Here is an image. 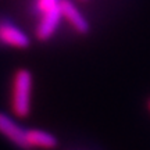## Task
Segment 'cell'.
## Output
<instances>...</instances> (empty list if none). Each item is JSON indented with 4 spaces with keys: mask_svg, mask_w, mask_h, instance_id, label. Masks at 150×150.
Segmentation results:
<instances>
[{
    "mask_svg": "<svg viewBox=\"0 0 150 150\" xmlns=\"http://www.w3.org/2000/svg\"><path fill=\"white\" fill-rule=\"evenodd\" d=\"M82 1H85V0H82Z\"/></svg>",
    "mask_w": 150,
    "mask_h": 150,
    "instance_id": "ba28073f",
    "label": "cell"
},
{
    "mask_svg": "<svg viewBox=\"0 0 150 150\" xmlns=\"http://www.w3.org/2000/svg\"><path fill=\"white\" fill-rule=\"evenodd\" d=\"M60 8L63 14V20L70 24L72 29L78 33L89 32V22L82 14V11L71 1V0H60Z\"/></svg>",
    "mask_w": 150,
    "mask_h": 150,
    "instance_id": "5b68a950",
    "label": "cell"
},
{
    "mask_svg": "<svg viewBox=\"0 0 150 150\" xmlns=\"http://www.w3.org/2000/svg\"><path fill=\"white\" fill-rule=\"evenodd\" d=\"M63 20L61 8L59 6H54L52 8L39 13V20L35 27V36L40 42H47L54 36L60 27V22Z\"/></svg>",
    "mask_w": 150,
    "mask_h": 150,
    "instance_id": "7a4b0ae2",
    "label": "cell"
},
{
    "mask_svg": "<svg viewBox=\"0 0 150 150\" xmlns=\"http://www.w3.org/2000/svg\"><path fill=\"white\" fill-rule=\"evenodd\" d=\"M0 45L14 49H27L31 45V39L13 21L0 18Z\"/></svg>",
    "mask_w": 150,
    "mask_h": 150,
    "instance_id": "3957f363",
    "label": "cell"
},
{
    "mask_svg": "<svg viewBox=\"0 0 150 150\" xmlns=\"http://www.w3.org/2000/svg\"><path fill=\"white\" fill-rule=\"evenodd\" d=\"M147 107H149V110H150V99H149V102H147Z\"/></svg>",
    "mask_w": 150,
    "mask_h": 150,
    "instance_id": "52a82bcc",
    "label": "cell"
},
{
    "mask_svg": "<svg viewBox=\"0 0 150 150\" xmlns=\"http://www.w3.org/2000/svg\"><path fill=\"white\" fill-rule=\"evenodd\" d=\"M0 135L10 140L13 145L22 150H29L27 140V129H24L14 118L0 111Z\"/></svg>",
    "mask_w": 150,
    "mask_h": 150,
    "instance_id": "277c9868",
    "label": "cell"
},
{
    "mask_svg": "<svg viewBox=\"0 0 150 150\" xmlns=\"http://www.w3.org/2000/svg\"><path fill=\"white\" fill-rule=\"evenodd\" d=\"M27 140L29 149L36 147V149H54L59 145V140L53 134H50L47 131H42V129H27Z\"/></svg>",
    "mask_w": 150,
    "mask_h": 150,
    "instance_id": "8992f818",
    "label": "cell"
},
{
    "mask_svg": "<svg viewBox=\"0 0 150 150\" xmlns=\"http://www.w3.org/2000/svg\"><path fill=\"white\" fill-rule=\"evenodd\" d=\"M33 76L27 68H18L11 81V110L16 117L27 118L31 112Z\"/></svg>",
    "mask_w": 150,
    "mask_h": 150,
    "instance_id": "6da1fadb",
    "label": "cell"
}]
</instances>
